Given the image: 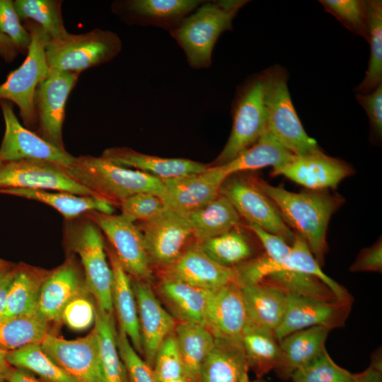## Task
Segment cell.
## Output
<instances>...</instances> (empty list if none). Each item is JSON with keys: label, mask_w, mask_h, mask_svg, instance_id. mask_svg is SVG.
Masks as SVG:
<instances>
[{"label": "cell", "mask_w": 382, "mask_h": 382, "mask_svg": "<svg viewBox=\"0 0 382 382\" xmlns=\"http://www.w3.org/2000/svg\"><path fill=\"white\" fill-rule=\"evenodd\" d=\"M120 207L121 214L134 222L150 221L166 210L161 198L148 192L132 195L122 202Z\"/></svg>", "instance_id": "cell-48"}, {"label": "cell", "mask_w": 382, "mask_h": 382, "mask_svg": "<svg viewBox=\"0 0 382 382\" xmlns=\"http://www.w3.org/2000/svg\"><path fill=\"white\" fill-rule=\"evenodd\" d=\"M25 29L31 37L27 57L23 64L7 76L0 85V100L15 103L26 127H35L37 119L35 96L37 86L48 76L50 68L46 57L49 35L37 23L25 21Z\"/></svg>", "instance_id": "cell-6"}, {"label": "cell", "mask_w": 382, "mask_h": 382, "mask_svg": "<svg viewBox=\"0 0 382 382\" xmlns=\"http://www.w3.org/2000/svg\"><path fill=\"white\" fill-rule=\"evenodd\" d=\"M262 73L240 89L233 107L230 136L211 166L225 164L255 144L267 130Z\"/></svg>", "instance_id": "cell-8"}, {"label": "cell", "mask_w": 382, "mask_h": 382, "mask_svg": "<svg viewBox=\"0 0 382 382\" xmlns=\"http://www.w3.org/2000/svg\"><path fill=\"white\" fill-rule=\"evenodd\" d=\"M167 382H187V381L185 378V376H183L180 377V378H175V379L167 381Z\"/></svg>", "instance_id": "cell-58"}, {"label": "cell", "mask_w": 382, "mask_h": 382, "mask_svg": "<svg viewBox=\"0 0 382 382\" xmlns=\"http://www.w3.org/2000/svg\"><path fill=\"white\" fill-rule=\"evenodd\" d=\"M64 231L71 248L81 260L87 289L93 295L96 306L112 313V271L101 231L83 214L66 220Z\"/></svg>", "instance_id": "cell-4"}, {"label": "cell", "mask_w": 382, "mask_h": 382, "mask_svg": "<svg viewBox=\"0 0 382 382\" xmlns=\"http://www.w3.org/2000/svg\"><path fill=\"white\" fill-rule=\"evenodd\" d=\"M245 382H264V381H250L248 380V381H245Z\"/></svg>", "instance_id": "cell-60"}, {"label": "cell", "mask_w": 382, "mask_h": 382, "mask_svg": "<svg viewBox=\"0 0 382 382\" xmlns=\"http://www.w3.org/2000/svg\"><path fill=\"white\" fill-rule=\"evenodd\" d=\"M153 369L158 382H167L183 376L182 360L173 332L159 347Z\"/></svg>", "instance_id": "cell-47"}, {"label": "cell", "mask_w": 382, "mask_h": 382, "mask_svg": "<svg viewBox=\"0 0 382 382\" xmlns=\"http://www.w3.org/2000/svg\"><path fill=\"white\" fill-rule=\"evenodd\" d=\"M183 214L197 243L237 228L241 222L233 204L221 194L205 206Z\"/></svg>", "instance_id": "cell-30"}, {"label": "cell", "mask_w": 382, "mask_h": 382, "mask_svg": "<svg viewBox=\"0 0 382 382\" xmlns=\"http://www.w3.org/2000/svg\"><path fill=\"white\" fill-rule=\"evenodd\" d=\"M159 291L179 322L204 325L209 291L163 278Z\"/></svg>", "instance_id": "cell-34"}, {"label": "cell", "mask_w": 382, "mask_h": 382, "mask_svg": "<svg viewBox=\"0 0 382 382\" xmlns=\"http://www.w3.org/2000/svg\"><path fill=\"white\" fill-rule=\"evenodd\" d=\"M330 330L323 326L305 328L279 341L282 360L275 371L283 378H290L297 369L306 365L324 350Z\"/></svg>", "instance_id": "cell-26"}, {"label": "cell", "mask_w": 382, "mask_h": 382, "mask_svg": "<svg viewBox=\"0 0 382 382\" xmlns=\"http://www.w3.org/2000/svg\"><path fill=\"white\" fill-rule=\"evenodd\" d=\"M267 129L295 156L321 150L303 129L292 103L287 86L288 76L279 66L262 73Z\"/></svg>", "instance_id": "cell-5"}, {"label": "cell", "mask_w": 382, "mask_h": 382, "mask_svg": "<svg viewBox=\"0 0 382 382\" xmlns=\"http://www.w3.org/2000/svg\"><path fill=\"white\" fill-rule=\"evenodd\" d=\"M42 349L66 372L79 382H103L96 330L68 340L47 333Z\"/></svg>", "instance_id": "cell-15"}, {"label": "cell", "mask_w": 382, "mask_h": 382, "mask_svg": "<svg viewBox=\"0 0 382 382\" xmlns=\"http://www.w3.org/2000/svg\"><path fill=\"white\" fill-rule=\"evenodd\" d=\"M94 324L103 382H128L117 348V331L112 313L96 306Z\"/></svg>", "instance_id": "cell-36"}, {"label": "cell", "mask_w": 382, "mask_h": 382, "mask_svg": "<svg viewBox=\"0 0 382 382\" xmlns=\"http://www.w3.org/2000/svg\"><path fill=\"white\" fill-rule=\"evenodd\" d=\"M162 278L208 291L238 282L235 267L217 263L204 252L197 243L188 246L175 262L164 268Z\"/></svg>", "instance_id": "cell-19"}, {"label": "cell", "mask_w": 382, "mask_h": 382, "mask_svg": "<svg viewBox=\"0 0 382 382\" xmlns=\"http://www.w3.org/2000/svg\"><path fill=\"white\" fill-rule=\"evenodd\" d=\"M202 0H125L112 11L129 24L163 28L168 33L203 3Z\"/></svg>", "instance_id": "cell-22"}, {"label": "cell", "mask_w": 382, "mask_h": 382, "mask_svg": "<svg viewBox=\"0 0 382 382\" xmlns=\"http://www.w3.org/2000/svg\"><path fill=\"white\" fill-rule=\"evenodd\" d=\"M227 178L221 166H209L197 174L162 180L165 188L161 198L167 209L183 214L190 212L219 196Z\"/></svg>", "instance_id": "cell-17"}, {"label": "cell", "mask_w": 382, "mask_h": 382, "mask_svg": "<svg viewBox=\"0 0 382 382\" xmlns=\"http://www.w3.org/2000/svg\"><path fill=\"white\" fill-rule=\"evenodd\" d=\"M354 382H382V362L381 351L372 357L370 366L359 374H354Z\"/></svg>", "instance_id": "cell-53"}, {"label": "cell", "mask_w": 382, "mask_h": 382, "mask_svg": "<svg viewBox=\"0 0 382 382\" xmlns=\"http://www.w3.org/2000/svg\"><path fill=\"white\" fill-rule=\"evenodd\" d=\"M255 180L276 205L285 223L304 239L322 266L328 251V224L332 215L344 203V199L328 190L294 192L271 185L261 179L255 178Z\"/></svg>", "instance_id": "cell-1"}, {"label": "cell", "mask_w": 382, "mask_h": 382, "mask_svg": "<svg viewBox=\"0 0 382 382\" xmlns=\"http://www.w3.org/2000/svg\"><path fill=\"white\" fill-rule=\"evenodd\" d=\"M10 264L0 258V269L9 265Z\"/></svg>", "instance_id": "cell-59"}, {"label": "cell", "mask_w": 382, "mask_h": 382, "mask_svg": "<svg viewBox=\"0 0 382 382\" xmlns=\"http://www.w3.org/2000/svg\"><path fill=\"white\" fill-rule=\"evenodd\" d=\"M248 371L241 342L215 337L197 382H245L249 380Z\"/></svg>", "instance_id": "cell-25"}, {"label": "cell", "mask_w": 382, "mask_h": 382, "mask_svg": "<svg viewBox=\"0 0 382 382\" xmlns=\"http://www.w3.org/2000/svg\"><path fill=\"white\" fill-rule=\"evenodd\" d=\"M249 319L240 284L209 291L204 325L216 338L241 342Z\"/></svg>", "instance_id": "cell-20"}, {"label": "cell", "mask_w": 382, "mask_h": 382, "mask_svg": "<svg viewBox=\"0 0 382 382\" xmlns=\"http://www.w3.org/2000/svg\"><path fill=\"white\" fill-rule=\"evenodd\" d=\"M7 359L12 366L32 371L48 382H79L62 369L42 349L40 344L8 351Z\"/></svg>", "instance_id": "cell-38"}, {"label": "cell", "mask_w": 382, "mask_h": 382, "mask_svg": "<svg viewBox=\"0 0 382 382\" xmlns=\"http://www.w3.org/2000/svg\"><path fill=\"white\" fill-rule=\"evenodd\" d=\"M122 47L117 33L96 28L83 34L67 32L50 37L45 51L50 69L81 73L111 61Z\"/></svg>", "instance_id": "cell-7"}, {"label": "cell", "mask_w": 382, "mask_h": 382, "mask_svg": "<svg viewBox=\"0 0 382 382\" xmlns=\"http://www.w3.org/2000/svg\"><path fill=\"white\" fill-rule=\"evenodd\" d=\"M4 382H6V381H4Z\"/></svg>", "instance_id": "cell-61"}, {"label": "cell", "mask_w": 382, "mask_h": 382, "mask_svg": "<svg viewBox=\"0 0 382 382\" xmlns=\"http://www.w3.org/2000/svg\"><path fill=\"white\" fill-rule=\"evenodd\" d=\"M101 156L119 166L144 172L161 180L197 174L209 166L187 158L149 155L128 147L107 149Z\"/></svg>", "instance_id": "cell-23"}, {"label": "cell", "mask_w": 382, "mask_h": 382, "mask_svg": "<svg viewBox=\"0 0 382 382\" xmlns=\"http://www.w3.org/2000/svg\"><path fill=\"white\" fill-rule=\"evenodd\" d=\"M351 306V303L287 295L284 317L274 335L279 341L291 333L311 327L323 326L330 330L342 327Z\"/></svg>", "instance_id": "cell-16"}, {"label": "cell", "mask_w": 382, "mask_h": 382, "mask_svg": "<svg viewBox=\"0 0 382 382\" xmlns=\"http://www.w3.org/2000/svg\"><path fill=\"white\" fill-rule=\"evenodd\" d=\"M356 98L366 112L374 138L377 140L381 139L382 135V83L369 93H357Z\"/></svg>", "instance_id": "cell-51"}, {"label": "cell", "mask_w": 382, "mask_h": 382, "mask_svg": "<svg viewBox=\"0 0 382 382\" xmlns=\"http://www.w3.org/2000/svg\"><path fill=\"white\" fill-rule=\"evenodd\" d=\"M62 2L56 0H16L13 5L20 19L35 22L50 38H57L68 32L62 16Z\"/></svg>", "instance_id": "cell-43"}, {"label": "cell", "mask_w": 382, "mask_h": 382, "mask_svg": "<svg viewBox=\"0 0 382 382\" xmlns=\"http://www.w3.org/2000/svg\"><path fill=\"white\" fill-rule=\"evenodd\" d=\"M5 132L0 146V161L33 159L46 161L64 168L75 157L44 140L19 122L11 102L0 100Z\"/></svg>", "instance_id": "cell-14"}, {"label": "cell", "mask_w": 382, "mask_h": 382, "mask_svg": "<svg viewBox=\"0 0 382 382\" xmlns=\"http://www.w3.org/2000/svg\"><path fill=\"white\" fill-rule=\"evenodd\" d=\"M18 51L11 40L0 31V56L7 62H12Z\"/></svg>", "instance_id": "cell-55"}, {"label": "cell", "mask_w": 382, "mask_h": 382, "mask_svg": "<svg viewBox=\"0 0 382 382\" xmlns=\"http://www.w3.org/2000/svg\"><path fill=\"white\" fill-rule=\"evenodd\" d=\"M283 269L301 272L317 277L330 288L337 301L352 303L350 294L323 271L304 239L296 233L291 245L289 257L279 270Z\"/></svg>", "instance_id": "cell-42"}, {"label": "cell", "mask_w": 382, "mask_h": 382, "mask_svg": "<svg viewBox=\"0 0 382 382\" xmlns=\"http://www.w3.org/2000/svg\"><path fill=\"white\" fill-rule=\"evenodd\" d=\"M80 73L50 69L47 77L37 88L35 108L37 135L53 146L65 150L62 126L66 103Z\"/></svg>", "instance_id": "cell-12"}, {"label": "cell", "mask_w": 382, "mask_h": 382, "mask_svg": "<svg viewBox=\"0 0 382 382\" xmlns=\"http://www.w3.org/2000/svg\"><path fill=\"white\" fill-rule=\"evenodd\" d=\"M272 175H282L307 190L334 189L353 173L345 161L329 156L321 150L304 156H294L285 165L272 169Z\"/></svg>", "instance_id": "cell-18"}, {"label": "cell", "mask_w": 382, "mask_h": 382, "mask_svg": "<svg viewBox=\"0 0 382 382\" xmlns=\"http://www.w3.org/2000/svg\"><path fill=\"white\" fill-rule=\"evenodd\" d=\"M246 0L204 1L169 32L183 50L189 65L196 69L212 64V55L220 35L232 30V23Z\"/></svg>", "instance_id": "cell-3"}, {"label": "cell", "mask_w": 382, "mask_h": 382, "mask_svg": "<svg viewBox=\"0 0 382 382\" xmlns=\"http://www.w3.org/2000/svg\"><path fill=\"white\" fill-rule=\"evenodd\" d=\"M294 156L267 129L255 144L221 166L229 177L267 166L277 168L287 163Z\"/></svg>", "instance_id": "cell-33"}, {"label": "cell", "mask_w": 382, "mask_h": 382, "mask_svg": "<svg viewBox=\"0 0 382 382\" xmlns=\"http://www.w3.org/2000/svg\"><path fill=\"white\" fill-rule=\"evenodd\" d=\"M368 37L371 52L366 75L357 86L358 93L371 92L382 83V1H366Z\"/></svg>", "instance_id": "cell-40"}, {"label": "cell", "mask_w": 382, "mask_h": 382, "mask_svg": "<svg viewBox=\"0 0 382 382\" xmlns=\"http://www.w3.org/2000/svg\"><path fill=\"white\" fill-rule=\"evenodd\" d=\"M249 369L258 377L276 370L282 360L279 341L274 333L249 321L241 337Z\"/></svg>", "instance_id": "cell-35"}, {"label": "cell", "mask_w": 382, "mask_h": 382, "mask_svg": "<svg viewBox=\"0 0 382 382\" xmlns=\"http://www.w3.org/2000/svg\"><path fill=\"white\" fill-rule=\"evenodd\" d=\"M8 352L0 348V382L6 381L13 369L8 361Z\"/></svg>", "instance_id": "cell-57"}, {"label": "cell", "mask_w": 382, "mask_h": 382, "mask_svg": "<svg viewBox=\"0 0 382 382\" xmlns=\"http://www.w3.org/2000/svg\"><path fill=\"white\" fill-rule=\"evenodd\" d=\"M240 286L249 321L274 333L284 317L287 294L264 282Z\"/></svg>", "instance_id": "cell-28"}, {"label": "cell", "mask_w": 382, "mask_h": 382, "mask_svg": "<svg viewBox=\"0 0 382 382\" xmlns=\"http://www.w3.org/2000/svg\"><path fill=\"white\" fill-rule=\"evenodd\" d=\"M287 295H296L326 301H337L332 291L321 280L306 273L278 270L270 273L262 281Z\"/></svg>", "instance_id": "cell-39"}, {"label": "cell", "mask_w": 382, "mask_h": 382, "mask_svg": "<svg viewBox=\"0 0 382 382\" xmlns=\"http://www.w3.org/2000/svg\"><path fill=\"white\" fill-rule=\"evenodd\" d=\"M132 284L137 305L143 356L153 368L159 347L174 332L176 323L175 318L162 306L149 282L134 279Z\"/></svg>", "instance_id": "cell-21"}, {"label": "cell", "mask_w": 382, "mask_h": 382, "mask_svg": "<svg viewBox=\"0 0 382 382\" xmlns=\"http://www.w3.org/2000/svg\"><path fill=\"white\" fill-rule=\"evenodd\" d=\"M6 382H41L21 369H13Z\"/></svg>", "instance_id": "cell-56"}, {"label": "cell", "mask_w": 382, "mask_h": 382, "mask_svg": "<svg viewBox=\"0 0 382 382\" xmlns=\"http://www.w3.org/2000/svg\"><path fill=\"white\" fill-rule=\"evenodd\" d=\"M1 194L21 197L45 203L59 212L66 220L78 218L86 213L96 211L111 214L114 206L100 199L78 195L64 191L37 189H9Z\"/></svg>", "instance_id": "cell-29"}, {"label": "cell", "mask_w": 382, "mask_h": 382, "mask_svg": "<svg viewBox=\"0 0 382 382\" xmlns=\"http://www.w3.org/2000/svg\"><path fill=\"white\" fill-rule=\"evenodd\" d=\"M16 265H9L0 269V314L5 308L8 292L16 272Z\"/></svg>", "instance_id": "cell-54"}, {"label": "cell", "mask_w": 382, "mask_h": 382, "mask_svg": "<svg viewBox=\"0 0 382 382\" xmlns=\"http://www.w3.org/2000/svg\"><path fill=\"white\" fill-rule=\"evenodd\" d=\"M47 333V323L39 315L6 316L0 315V348L12 351L40 344Z\"/></svg>", "instance_id": "cell-37"}, {"label": "cell", "mask_w": 382, "mask_h": 382, "mask_svg": "<svg viewBox=\"0 0 382 382\" xmlns=\"http://www.w3.org/2000/svg\"><path fill=\"white\" fill-rule=\"evenodd\" d=\"M199 244L210 258L228 267H236L252 255L251 245L238 227Z\"/></svg>", "instance_id": "cell-41"}, {"label": "cell", "mask_w": 382, "mask_h": 382, "mask_svg": "<svg viewBox=\"0 0 382 382\" xmlns=\"http://www.w3.org/2000/svg\"><path fill=\"white\" fill-rule=\"evenodd\" d=\"M112 271V300L120 328L134 349L143 356L137 305L129 275L124 270L112 248L107 250Z\"/></svg>", "instance_id": "cell-27"}, {"label": "cell", "mask_w": 382, "mask_h": 382, "mask_svg": "<svg viewBox=\"0 0 382 382\" xmlns=\"http://www.w3.org/2000/svg\"><path fill=\"white\" fill-rule=\"evenodd\" d=\"M84 215L105 235L119 262L129 276L147 282L151 279L143 236L134 221L122 214L93 211Z\"/></svg>", "instance_id": "cell-9"}, {"label": "cell", "mask_w": 382, "mask_h": 382, "mask_svg": "<svg viewBox=\"0 0 382 382\" xmlns=\"http://www.w3.org/2000/svg\"><path fill=\"white\" fill-rule=\"evenodd\" d=\"M290 378L292 382H354V374L337 365L325 349Z\"/></svg>", "instance_id": "cell-44"}, {"label": "cell", "mask_w": 382, "mask_h": 382, "mask_svg": "<svg viewBox=\"0 0 382 382\" xmlns=\"http://www.w3.org/2000/svg\"><path fill=\"white\" fill-rule=\"evenodd\" d=\"M9 189L64 191L96 197L92 192L71 178L64 167L33 159L0 161V191Z\"/></svg>", "instance_id": "cell-11"}, {"label": "cell", "mask_w": 382, "mask_h": 382, "mask_svg": "<svg viewBox=\"0 0 382 382\" xmlns=\"http://www.w3.org/2000/svg\"><path fill=\"white\" fill-rule=\"evenodd\" d=\"M119 354L130 382H158L154 369L134 349L125 332H117Z\"/></svg>", "instance_id": "cell-46"}, {"label": "cell", "mask_w": 382, "mask_h": 382, "mask_svg": "<svg viewBox=\"0 0 382 382\" xmlns=\"http://www.w3.org/2000/svg\"><path fill=\"white\" fill-rule=\"evenodd\" d=\"M174 335L187 382H197L202 364L211 351L214 336L203 325L179 322Z\"/></svg>", "instance_id": "cell-31"}, {"label": "cell", "mask_w": 382, "mask_h": 382, "mask_svg": "<svg viewBox=\"0 0 382 382\" xmlns=\"http://www.w3.org/2000/svg\"><path fill=\"white\" fill-rule=\"evenodd\" d=\"M96 306L85 292L74 297L64 308L61 321L74 330H83L95 322Z\"/></svg>", "instance_id": "cell-50"}, {"label": "cell", "mask_w": 382, "mask_h": 382, "mask_svg": "<svg viewBox=\"0 0 382 382\" xmlns=\"http://www.w3.org/2000/svg\"><path fill=\"white\" fill-rule=\"evenodd\" d=\"M64 170L96 197L114 207L138 193L148 192L161 197L164 192V184L158 178L119 166L102 156L75 157Z\"/></svg>", "instance_id": "cell-2"}, {"label": "cell", "mask_w": 382, "mask_h": 382, "mask_svg": "<svg viewBox=\"0 0 382 382\" xmlns=\"http://www.w3.org/2000/svg\"><path fill=\"white\" fill-rule=\"evenodd\" d=\"M27 265H16L3 313L6 316H35L42 285L49 274Z\"/></svg>", "instance_id": "cell-32"}, {"label": "cell", "mask_w": 382, "mask_h": 382, "mask_svg": "<svg viewBox=\"0 0 382 382\" xmlns=\"http://www.w3.org/2000/svg\"><path fill=\"white\" fill-rule=\"evenodd\" d=\"M0 31L11 40L18 52L27 54L31 42L30 35L21 24L11 0H0Z\"/></svg>", "instance_id": "cell-49"}, {"label": "cell", "mask_w": 382, "mask_h": 382, "mask_svg": "<svg viewBox=\"0 0 382 382\" xmlns=\"http://www.w3.org/2000/svg\"><path fill=\"white\" fill-rule=\"evenodd\" d=\"M352 272L382 271V242L378 240L370 247L364 248L350 266Z\"/></svg>", "instance_id": "cell-52"}, {"label": "cell", "mask_w": 382, "mask_h": 382, "mask_svg": "<svg viewBox=\"0 0 382 382\" xmlns=\"http://www.w3.org/2000/svg\"><path fill=\"white\" fill-rule=\"evenodd\" d=\"M143 236L150 265L166 268L175 262L193 237L182 213L167 209L156 218L138 226Z\"/></svg>", "instance_id": "cell-13"}, {"label": "cell", "mask_w": 382, "mask_h": 382, "mask_svg": "<svg viewBox=\"0 0 382 382\" xmlns=\"http://www.w3.org/2000/svg\"><path fill=\"white\" fill-rule=\"evenodd\" d=\"M325 10L332 14L345 27L367 40L368 8L366 1L323 0Z\"/></svg>", "instance_id": "cell-45"}, {"label": "cell", "mask_w": 382, "mask_h": 382, "mask_svg": "<svg viewBox=\"0 0 382 382\" xmlns=\"http://www.w3.org/2000/svg\"><path fill=\"white\" fill-rule=\"evenodd\" d=\"M87 290L76 265L68 260L50 272L45 279L40 290L37 313L47 323H59L65 306Z\"/></svg>", "instance_id": "cell-24"}, {"label": "cell", "mask_w": 382, "mask_h": 382, "mask_svg": "<svg viewBox=\"0 0 382 382\" xmlns=\"http://www.w3.org/2000/svg\"><path fill=\"white\" fill-rule=\"evenodd\" d=\"M220 194L230 201L248 224L257 225L291 245L295 232L285 223L276 205L258 187L255 178L228 177Z\"/></svg>", "instance_id": "cell-10"}]
</instances>
